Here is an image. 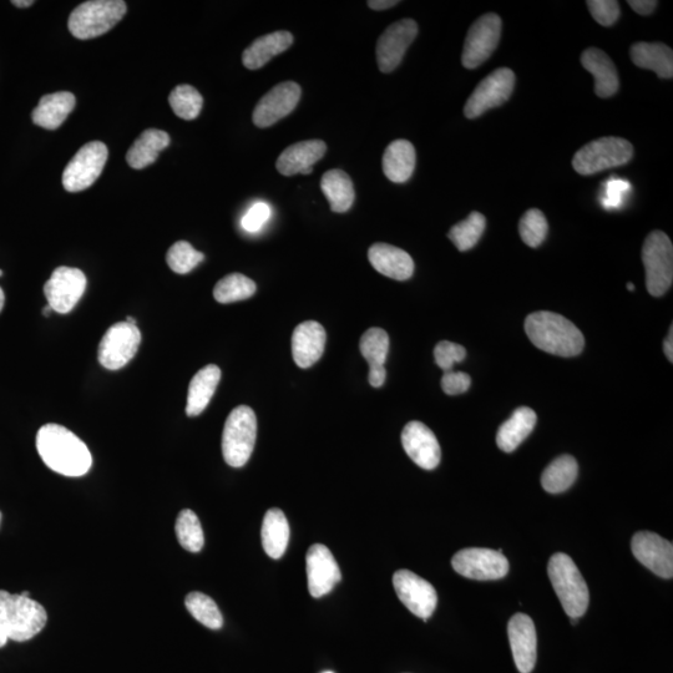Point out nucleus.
Returning <instances> with one entry per match:
<instances>
[{
	"label": "nucleus",
	"mask_w": 673,
	"mask_h": 673,
	"mask_svg": "<svg viewBox=\"0 0 673 673\" xmlns=\"http://www.w3.org/2000/svg\"><path fill=\"white\" fill-rule=\"evenodd\" d=\"M109 150L100 141H91L70 160L63 172V186L68 192H80L89 189L108 161Z\"/></svg>",
	"instance_id": "nucleus-9"
},
{
	"label": "nucleus",
	"mask_w": 673,
	"mask_h": 673,
	"mask_svg": "<svg viewBox=\"0 0 673 673\" xmlns=\"http://www.w3.org/2000/svg\"><path fill=\"white\" fill-rule=\"evenodd\" d=\"M37 449L45 465L65 477H83L93 465L86 444L63 425H43L37 434Z\"/></svg>",
	"instance_id": "nucleus-1"
},
{
	"label": "nucleus",
	"mask_w": 673,
	"mask_h": 673,
	"mask_svg": "<svg viewBox=\"0 0 673 673\" xmlns=\"http://www.w3.org/2000/svg\"><path fill=\"white\" fill-rule=\"evenodd\" d=\"M551 584L570 619H579L588 610L590 592L578 566L569 555L551 556L548 564Z\"/></svg>",
	"instance_id": "nucleus-4"
},
{
	"label": "nucleus",
	"mask_w": 673,
	"mask_h": 673,
	"mask_svg": "<svg viewBox=\"0 0 673 673\" xmlns=\"http://www.w3.org/2000/svg\"><path fill=\"white\" fill-rule=\"evenodd\" d=\"M50 312H53V310L52 307L48 305L47 307L44 308L43 315L48 317L50 315Z\"/></svg>",
	"instance_id": "nucleus-55"
},
{
	"label": "nucleus",
	"mask_w": 673,
	"mask_h": 673,
	"mask_svg": "<svg viewBox=\"0 0 673 673\" xmlns=\"http://www.w3.org/2000/svg\"><path fill=\"white\" fill-rule=\"evenodd\" d=\"M141 333L138 326L119 322L106 331L99 344L98 358L101 366L110 371L124 368L138 353Z\"/></svg>",
	"instance_id": "nucleus-10"
},
{
	"label": "nucleus",
	"mask_w": 673,
	"mask_h": 673,
	"mask_svg": "<svg viewBox=\"0 0 673 673\" xmlns=\"http://www.w3.org/2000/svg\"><path fill=\"white\" fill-rule=\"evenodd\" d=\"M632 62L641 69H649L662 79L673 77V52L662 43H636L631 48Z\"/></svg>",
	"instance_id": "nucleus-30"
},
{
	"label": "nucleus",
	"mask_w": 673,
	"mask_h": 673,
	"mask_svg": "<svg viewBox=\"0 0 673 673\" xmlns=\"http://www.w3.org/2000/svg\"><path fill=\"white\" fill-rule=\"evenodd\" d=\"M205 260L202 252L196 251L189 242L179 241L170 247L166 261L172 271L179 275H186Z\"/></svg>",
	"instance_id": "nucleus-42"
},
{
	"label": "nucleus",
	"mask_w": 673,
	"mask_h": 673,
	"mask_svg": "<svg viewBox=\"0 0 673 673\" xmlns=\"http://www.w3.org/2000/svg\"><path fill=\"white\" fill-rule=\"evenodd\" d=\"M0 523H2V513H0Z\"/></svg>",
	"instance_id": "nucleus-59"
},
{
	"label": "nucleus",
	"mask_w": 673,
	"mask_h": 673,
	"mask_svg": "<svg viewBox=\"0 0 673 673\" xmlns=\"http://www.w3.org/2000/svg\"><path fill=\"white\" fill-rule=\"evenodd\" d=\"M176 535L179 543L190 553H199L205 544L204 531L194 511L182 510L176 521Z\"/></svg>",
	"instance_id": "nucleus-39"
},
{
	"label": "nucleus",
	"mask_w": 673,
	"mask_h": 673,
	"mask_svg": "<svg viewBox=\"0 0 673 673\" xmlns=\"http://www.w3.org/2000/svg\"><path fill=\"white\" fill-rule=\"evenodd\" d=\"M452 566L459 575L470 580H499L509 573V561L503 550L463 549L453 556Z\"/></svg>",
	"instance_id": "nucleus-11"
},
{
	"label": "nucleus",
	"mask_w": 673,
	"mask_h": 673,
	"mask_svg": "<svg viewBox=\"0 0 673 673\" xmlns=\"http://www.w3.org/2000/svg\"><path fill=\"white\" fill-rule=\"evenodd\" d=\"M4 302H5L4 292L2 290V287H0V312H2L3 310Z\"/></svg>",
	"instance_id": "nucleus-54"
},
{
	"label": "nucleus",
	"mask_w": 673,
	"mask_h": 673,
	"mask_svg": "<svg viewBox=\"0 0 673 673\" xmlns=\"http://www.w3.org/2000/svg\"><path fill=\"white\" fill-rule=\"evenodd\" d=\"M502 34V19L488 13L480 17L469 29L465 39L462 63L464 68L475 69L492 57Z\"/></svg>",
	"instance_id": "nucleus-12"
},
{
	"label": "nucleus",
	"mask_w": 673,
	"mask_h": 673,
	"mask_svg": "<svg viewBox=\"0 0 673 673\" xmlns=\"http://www.w3.org/2000/svg\"><path fill=\"white\" fill-rule=\"evenodd\" d=\"M169 103L174 113L184 120H194L200 115L204 99L194 86L179 85L171 91Z\"/></svg>",
	"instance_id": "nucleus-41"
},
{
	"label": "nucleus",
	"mask_w": 673,
	"mask_h": 673,
	"mask_svg": "<svg viewBox=\"0 0 673 673\" xmlns=\"http://www.w3.org/2000/svg\"><path fill=\"white\" fill-rule=\"evenodd\" d=\"M367 4L373 10H386L396 7L399 2L397 0H369Z\"/></svg>",
	"instance_id": "nucleus-50"
},
{
	"label": "nucleus",
	"mask_w": 673,
	"mask_h": 673,
	"mask_svg": "<svg viewBox=\"0 0 673 673\" xmlns=\"http://www.w3.org/2000/svg\"><path fill=\"white\" fill-rule=\"evenodd\" d=\"M417 34L418 24L413 19L399 20L384 30L376 48L378 68L382 73H392L398 68Z\"/></svg>",
	"instance_id": "nucleus-15"
},
{
	"label": "nucleus",
	"mask_w": 673,
	"mask_h": 673,
	"mask_svg": "<svg viewBox=\"0 0 673 673\" xmlns=\"http://www.w3.org/2000/svg\"><path fill=\"white\" fill-rule=\"evenodd\" d=\"M393 585L404 606L424 621H427L437 609V591L432 584L412 571H397L393 576Z\"/></svg>",
	"instance_id": "nucleus-16"
},
{
	"label": "nucleus",
	"mask_w": 673,
	"mask_h": 673,
	"mask_svg": "<svg viewBox=\"0 0 673 673\" xmlns=\"http://www.w3.org/2000/svg\"><path fill=\"white\" fill-rule=\"evenodd\" d=\"M655 0H630L629 5L636 13L641 15H650L655 12L657 7Z\"/></svg>",
	"instance_id": "nucleus-48"
},
{
	"label": "nucleus",
	"mask_w": 673,
	"mask_h": 673,
	"mask_svg": "<svg viewBox=\"0 0 673 673\" xmlns=\"http://www.w3.org/2000/svg\"><path fill=\"white\" fill-rule=\"evenodd\" d=\"M185 605L195 620L211 630H220L224 625L219 606L210 596L201 594V592H191L186 596Z\"/></svg>",
	"instance_id": "nucleus-38"
},
{
	"label": "nucleus",
	"mask_w": 673,
	"mask_h": 673,
	"mask_svg": "<svg viewBox=\"0 0 673 673\" xmlns=\"http://www.w3.org/2000/svg\"><path fill=\"white\" fill-rule=\"evenodd\" d=\"M632 553L639 563L662 579L673 576V545L650 531L636 533L631 541Z\"/></svg>",
	"instance_id": "nucleus-17"
},
{
	"label": "nucleus",
	"mask_w": 673,
	"mask_h": 673,
	"mask_svg": "<svg viewBox=\"0 0 673 673\" xmlns=\"http://www.w3.org/2000/svg\"><path fill=\"white\" fill-rule=\"evenodd\" d=\"M75 104H77V99L69 91L44 95L33 111L34 124L47 130L58 129L68 119L75 108Z\"/></svg>",
	"instance_id": "nucleus-26"
},
{
	"label": "nucleus",
	"mask_w": 673,
	"mask_h": 673,
	"mask_svg": "<svg viewBox=\"0 0 673 673\" xmlns=\"http://www.w3.org/2000/svg\"><path fill=\"white\" fill-rule=\"evenodd\" d=\"M170 145V136L163 130H145L140 138L135 141L126 155V161L131 168L141 170L154 164L159 158L161 151Z\"/></svg>",
	"instance_id": "nucleus-31"
},
{
	"label": "nucleus",
	"mask_w": 673,
	"mask_h": 673,
	"mask_svg": "<svg viewBox=\"0 0 673 673\" xmlns=\"http://www.w3.org/2000/svg\"><path fill=\"white\" fill-rule=\"evenodd\" d=\"M48 615L39 602L0 590V631L8 640H32L47 625Z\"/></svg>",
	"instance_id": "nucleus-3"
},
{
	"label": "nucleus",
	"mask_w": 673,
	"mask_h": 673,
	"mask_svg": "<svg viewBox=\"0 0 673 673\" xmlns=\"http://www.w3.org/2000/svg\"><path fill=\"white\" fill-rule=\"evenodd\" d=\"M271 209L265 202H257L242 219V227L250 234H256L260 231L266 222L270 220Z\"/></svg>",
	"instance_id": "nucleus-46"
},
{
	"label": "nucleus",
	"mask_w": 673,
	"mask_h": 673,
	"mask_svg": "<svg viewBox=\"0 0 673 673\" xmlns=\"http://www.w3.org/2000/svg\"><path fill=\"white\" fill-rule=\"evenodd\" d=\"M293 43L290 32H275L257 38L242 54V63L250 70L265 67L276 55L286 52Z\"/></svg>",
	"instance_id": "nucleus-29"
},
{
	"label": "nucleus",
	"mask_w": 673,
	"mask_h": 673,
	"mask_svg": "<svg viewBox=\"0 0 673 673\" xmlns=\"http://www.w3.org/2000/svg\"><path fill=\"white\" fill-rule=\"evenodd\" d=\"M515 74L509 68H500L479 83L465 104L464 114L468 119H477L488 110L498 108L513 94Z\"/></svg>",
	"instance_id": "nucleus-13"
},
{
	"label": "nucleus",
	"mask_w": 673,
	"mask_h": 673,
	"mask_svg": "<svg viewBox=\"0 0 673 673\" xmlns=\"http://www.w3.org/2000/svg\"><path fill=\"white\" fill-rule=\"evenodd\" d=\"M525 332L535 347L554 356H579L585 346L579 328L558 313H531L525 321Z\"/></svg>",
	"instance_id": "nucleus-2"
},
{
	"label": "nucleus",
	"mask_w": 673,
	"mask_h": 673,
	"mask_svg": "<svg viewBox=\"0 0 673 673\" xmlns=\"http://www.w3.org/2000/svg\"><path fill=\"white\" fill-rule=\"evenodd\" d=\"M402 444L408 457L425 470L438 467L442 450L437 437L427 425L421 422H411L406 425L402 433Z\"/></svg>",
	"instance_id": "nucleus-21"
},
{
	"label": "nucleus",
	"mask_w": 673,
	"mask_h": 673,
	"mask_svg": "<svg viewBox=\"0 0 673 673\" xmlns=\"http://www.w3.org/2000/svg\"><path fill=\"white\" fill-rule=\"evenodd\" d=\"M2 276H3V271H2V270H0V277H2Z\"/></svg>",
	"instance_id": "nucleus-60"
},
{
	"label": "nucleus",
	"mask_w": 673,
	"mask_h": 673,
	"mask_svg": "<svg viewBox=\"0 0 673 673\" xmlns=\"http://www.w3.org/2000/svg\"><path fill=\"white\" fill-rule=\"evenodd\" d=\"M126 10L123 0H91L80 4L70 14V33L82 40L98 38L113 29L125 17Z\"/></svg>",
	"instance_id": "nucleus-5"
},
{
	"label": "nucleus",
	"mask_w": 673,
	"mask_h": 673,
	"mask_svg": "<svg viewBox=\"0 0 673 673\" xmlns=\"http://www.w3.org/2000/svg\"><path fill=\"white\" fill-rule=\"evenodd\" d=\"M327 151V145L322 140H307L293 144L283 151L278 158L276 168L283 176L301 174L303 170L313 168Z\"/></svg>",
	"instance_id": "nucleus-24"
},
{
	"label": "nucleus",
	"mask_w": 673,
	"mask_h": 673,
	"mask_svg": "<svg viewBox=\"0 0 673 673\" xmlns=\"http://www.w3.org/2000/svg\"><path fill=\"white\" fill-rule=\"evenodd\" d=\"M326 341V331L320 323L315 321L301 323L292 336L293 361L303 369L312 367L323 356Z\"/></svg>",
	"instance_id": "nucleus-22"
},
{
	"label": "nucleus",
	"mask_w": 673,
	"mask_h": 673,
	"mask_svg": "<svg viewBox=\"0 0 673 673\" xmlns=\"http://www.w3.org/2000/svg\"><path fill=\"white\" fill-rule=\"evenodd\" d=\"M126 322H128V323H130V325H134V326H136V323H138V322H136L135 318H133V317L126 318Z\"/></svg>",
	"instance_id": "nucleus-56"
},
{
	"label": "nucleus",
	"mask_w": 673,
	"mask_h": 673,
	"mask_svg": "<svg viewBox=\"0 0 673 673\" xmlns=\"http://www.w3.org/2000/svg\"><path fill=\"white\" fill-rule=\"evenodd\" d=\"M487 227V220L480 212H472L467 219L452 227L449 240L459 251H468L478 244Z\"/></svg>",
	"instance_id": "nucleus-37"
},
{
	"label": "nucleus",
	"mask_w": 673,
	"mask_h": 673,
	"mask_svg": "<svg viewBox=\"0 0 673 673\" xmlns=\"http://www.w3.org/2000/svg\"><path fill=\"white\" fill-rule=\"evenodd\" d=\"M261 540L263 550L272 559H281L290 541V525L283 511L273 508L263 518Z\"/></svg>",
	"instance_id": "nucleus-32"
},
{
	"label": "nucleus",
	"mask_w": 673,
	"mask_h": 673,
	"mask_svg": "<svg viewBox=\"0 0 673 673\" xmlns=\"http://www.w3.org/2000/svg\"><path fill=\"white\" fill-rule=\"evenodd\" d=\"M508 636L516 669L520 673L534 670L538 657V637L534 621L525 614H515L508 624Z\"/></svg>",
	"instance_id": "nucleus-20"
},
{
	"label": "nucleus",
	"mask_w": 673,
	"mask_h": 673,
	"mask_svg": "<svg viewBox=\"0 0 673 673\" xmlns=\"http://www.w3.org/2000/svg\"><path fill=\"white\" fill-rule=\"evenodd\" d=\"M308 590L315 599L330 594L342 580L341 570L335 558L322 544L312 545L306 555Z\"/></svg>",
	"instance_id": "nucleus-19"
},
{
	"label": "nucleus",
	"mask_w": 673,
	"mask_h": 673,
	"mask_svg": "<svg viewBox=\"0 0 673 673\" xmlns=\"http://www.w3.org/2000/svg\"><path fill=\"white\" fill-rule=\"evenodd\" d=\"M664 351L667 359L672 363L673 362V327L670 328L669 337L666 338L664 344Z\"/></svg>",
	"instance_id": "nucleus-51"
},
{
	"label": "nucleus",
	"mask_w": 673,
	"mask_h": 673,
	"mask_svg": "<svg viewBox=\"0 0 673 673\" xmlns=\"http://www.w3.org/2000/svg\"><path fill=\"white\" fill-rule=\"evenodd\" d=\"M536 414L533 409L521 407L516 409L508 421L498 430L497 444L505 453L514 452L535 428Z\"/></svg>",
	"instance_id": "nucleus-33"
},
{
	"label": "nucleus",
	"mask_w": 673,
	"mask_h": 673,
	"mask_svg": "<svg viewBox=\"0 0 673 673\" xmlns=\"http://www.w3.org/2000/svg\"><path fill=\"white\" fill-rule=\"evenodd\" d=\"M15 7L18 8H29L32 7L34 4L33 0H25V2H20V0H15V2H12Z\"/></svg>",
	"instance_id": "nucleus-52"
},
{
	"label": "nucleus",
	"mask_w": 673,
	"mask_h": 673,
	"mask_svg": "<svg viewBox=\"0 0 673 673\" xmlns=\"http://www.w3.org/2000/svg\"><path fill=\"white\" fill-rule=\"evenodd\" d=\"M634 148L629 141L615 136L597 139L575 154L573 166L580 175L589 176L622 166L632 159Z\"/></svg>",
	"instance_id": "nucleus-7"
},
{
	"label": "nucleus",
	"mask_w": 673,
	"mask_h": 673,
	"mask_svg": "<svg viewBox=\"0 0 673 673\" xmlns=\"http://www.w3.org/2000/svg\"><path fill=\"white\" fill-rule=\"evenodd\" d=\"M387 371L386 368L369 369L368 381L373 388H381L386 382Z\"/></svg>",
	"instance_id": "nucleus-49"
},
{
	"label": "nucleus",
	"mask_w": 673,
	"mask_h": 673,
	"mask_svg": "<svg viewBox=\"0 0 673 673\" xmlns=\"http://www.w3.org/2000/svg\"><path fill=\"white\" fill-rule=\"evenodd\" d=\"M220 379L221 369L215 364H209L195 374L187 393V416L197 417L205 411L214 397Z\"/></svg>",
	"instance_id": "nucleus-27"
},
{
	"label": "nucleus",
	"mask_w": 673,
	"mask_h": 673,
	"mask_svg": "<svg viewBox=\"0 0 673 673\" xmlns=\"http://www.w3.org/2000/svg\"><path fill=\"white\" fill-rule=\"evenodd\" d=\"M467 357V351L460 344L443 341L434 349L435 363L442 368L444 373L453 371L455 363L463 362Z\"/></svg>",
	"instance_id": "nucleus-44"
},
{
	"label": "nucleus",
	"mask_w": 673,
	"mask_h": 673,
	"mask_svg": "<svg viewBox=\"0 0 673 673\" xmlns=\"http://www.w3.org/2000/svg\"><path fill=\"white\" fill-rule=\"evenodd\" d=\"M586 4L592 18L602 27H611L620 18V5L615 0H590Z\"/></svg>",
	"instance_id": "nucleus-45"
},
{
	"label": "nucleus",
	"mask_w": 673,
	"mask_h": 673,
	"mask_svg": "<svg viewBox=\"0 0 673 673\" xmlns=\"http://www.w3.org/2000/svg\"><path fill=\"white\" fill-rule=\"evenodd\" d=\"M359 349L369 369L384 368L389 352V336L382 328H371L361 338Z\"/></svg>",
	"instance_id": "nucleus-40"
},
{
	"label": "nucleus",
	"mask_w": 673,
	"mask_h": 673,
	"mask_svg": "<svg viewBox=\"0 0 673 673\" xmlns=\"http://www.w3.org/2000/svg\"><path fill=\"white\" fill-rule=\"evenodd\" d=\"M301 93L300 85L297 83L285 82L276 85L258 101L253 110V123L258 128H270L296 109Z\"/></svg>",
	"instance_id": "nucleus-18"
},
{
	"label": "nucleus",
	"mask_w": 673,
	"mask_h": 673,
	"mask_svg": "<svg viewBox=\"0 0 673 673\" xmlns=\"http://www.w3.org/2000/svg\"><path fill=\"white\" fill-rule=\"evenodd\" d=\"M646 270V287L651 296L661 297L670 290L673 281V246L662 231L651 232L642 247Z\"/></svg>",
	"instance_id": "nucleus-8"
},
{
	"label": "nucleus",
	"mask_w": 673,
	"mask_h": 673,
	"mask_svg": "<svg viewBox=\"0 0 673 673\" xmlns=\"http://www.w3.org/2000/svg\"><path fill=\"white\" fill-rule=\"evenodd\" d=\"M323 673H333V672H331V671H327V672H323Z\"/></svg>",
	"instance_id": "nucleus-61"
},
{
	"label": "nucleus",
	"mask_w": 673,
	"mask_h": 673,
	"mask_svg": "<svg viewBox=\"0 0 673 673\" xmlns=\"http://www.w3.org/2000/svg\"><path fill=\"white\" fill-rule=\"evenodd\" d=\"M7 642H8L7 636H5L2 631H0V647H4L5 645H7Z\"/></svg>",
	"instance_id": "nucleus-53"
},
{
	"label": "nucleus",
	"mask_w": 673,
	"mask_h": 673,
	"mask_svg": "<svg viewBox=\"0 0 673 673\" xmlns=\"http://www.w3.org/2000/svg\"><path fill=\"white\" fill-rule=\"evenodd\" d=\"M627 290L634 291V290H635V286L632 285V283H629V285H627Z\"/></svg>",
	"instance_id": "nucleus-58"
},
{
	"label": "nucleus",
	"mask_w": 673,
	"mask_h": 673,
	"mask_svg": "<svg viewBox=\"0 0 673 673\" xmlns=\"http://www.w3.org/2000/svg\"><path fill=\"white\" fill-rule=\"evenodd\" d=\"M256 283L241 273H231L222 278L214 288L215 300L222 305L247 300L255 295Z\"/></svg>",
	"instance_id": "nucleus-36"
},
{
	"label": "nucleus",
	"mask_w": 673,
	"mask_h": 673,
	"mask_svg": "<svg viewBox=\"0 0 673 673\" xmlns=\"http://www.w3.org/2000/svg\"><path fill=\"white\" fill-rule=\"evenodd\" d=\"M579 474V465L571 455H561L545 469L541 485L550 494L566 492L575 483Z\"/></svg>",
	"instance_id": "nucleus-35"
},
{
	"label": "nucleus",
	"mask_w": 673,
	"mask_h": 673,
	"mask_svg": "<svg viewBox=\"0 0 673 673\" xmlns=\"http://www.w3.org/2000/svg\"><path fill=\"white\" fill-rule=\"evenodd\" d=\"M416 149L407 140H396L388 145L383 155V171L388 180L403 184L411 179L416 169Z\"/></svg>",
	"instance_id": "nucleus-28"
},
{
	"label": "nucleus",
	"mask_w": 673,
	"mask_h": 673,
	"mask_svg": "<svg viewBox=\"0 0 673 673\" xmlns=\"http://www.w3.org/2000/svg\"><path fill=\"white\" fill-rule=\"evenodd\" d=\"M549 225L543 212L538 209H531L525 212L521 217L519 232L521 239L529 247H539L548 235Z\"/></svg>",
	"instance_id": "nucleus-43"
},
{
	"label": "nucleus",
	"mask_w": 673,
	"mask_h": 673,
	"mask_svg": "<svg viewBox=\"0 0 673 673\" xmlns=\"http://www.w3.org/2000/svg\"><path fill=\"white\" fill-rule=\"evenodd\" d=\"M312 171H313V168H310V169H307V170H303V171L301 172V174H302V175H311V174H312Z\"/></svg>",
	"instance_id": "nucleus-57"
},
{
	"label": "nucleus",
	"mask_w": 673,
	"mask_h": 673,
	"mask_svg": "<svg viewBox=\"0 0 673 673\" xmlns=\"http://www.w3.org/2000/svg\"><path fill=\"white\" fill-rule=\"evenodd\" d=\"M257 438V418L250 407L240 406L230 413L222 434V454L232 468L249 462Z\"/></svg>",
	"instance_id": "nucleus-6"
},
{
	"label": "nucleus",
	"mask_w": 673,
	"mask_h": 673,
	"mask_svg": "<svg viewBox=\"0 0 673 673\" xmlns=\"http://www.w3.org/2000/svg\"><path fill=\"white\" fill-rule=\"evenodd\" d=\"M470 384H472V379L463 372H445L442 378V388L448 396H458V394L467 392Z\"/></svg>",
	"instance_id": "nucleus-47"
},
{
	"label": "nucleus",
	"mask_w": 673,
	"mask_h": 673,
	"mask_svg": "<svg viewBox=\"0 0 673 673\" xmlns=\"http://www.w3.org/2000/svg\"><path fill=\"white\" fill-rule=\"evenodd\" d=\"M374 270L397 281H406L413 276L414 261L409 253L388 244H374L368 251Z\"/></svg>",
	"instance_id": "nucleus-23"
},
{
	"label": "nucleus",
	"mask_w": 673,
	"mask_h": 673,
	"mask_svg": "<svg viewBox=\"0 0 673 673\" xmlns=\"http://www.w3.org/2000/svg\"><path fill=\"white\" fill-rule=\"evenodd\" d=\"M321 189L333 212L344 214L351 209L356 192L351 177L346 172L337 169L327 171L322 177Z\"/></svg>",
	"instance_id": "nucleus-34"
},
{
	"label": "nucleus",
	"mask_w": 673,
	"mask_h": 673,
	"mask_svg": "<svg viewBox=\"0 0 673 673\" xmlns=\"http://www.w3.org/2000/svg\"><path fill=\"white\" fill-rule=\"evenodd\" d=\"M86 283V276L79 268L58 267L44 285L48 305L60 315H67L83 297Z\"/></svg>",
	"instance_id": "nucleus-14"
},
{
	"label": "nucleus",
	"mask_w": 673,
	"mask_h": 673,
	"mask_svg": "<svg viewBox=\"0 0 673 673\" xmlns=\"http://www.w3.org/2000/svg\"><path fill=\"white\" fill-rule=\"evenodd\" d=\"M581 64L594 75L597 96L606 99L619 91V74H617L614 62L605 52L597 48H589L581 55Z\"/></svg>",
	"instance_id": "nucleus-25"
}]
</instances>
